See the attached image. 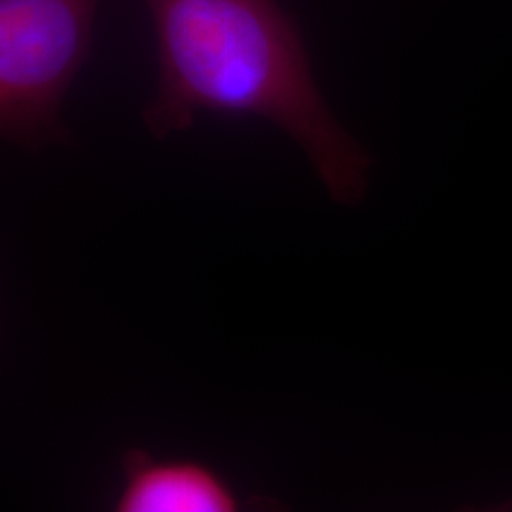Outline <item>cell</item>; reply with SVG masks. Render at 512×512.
<instances>
[{"mask_svg": "<svg viewBox=\"0 0 512 512\" xmlns=\"http://www.w3.org/2000/svg\"><path fill=\"white\" fill-rule=\"evenodd\" d=\"M158 50V92L143 112L152 137L200 114L255 116L306 152L334 202L355 205L372 158L332 116L294 19L277 0H143Z\"/></svg>", "mask_w": 512, "mask_h": 512, "instance_id": "1", "label": "cell"}, {"mask_svg": "<svg viewBox=\"0 0 512 512\" xmlns=\"http://www.w3.org/2000/svg\"><path fill=\"white\" fill-rule=\"evenodd\" d=\"M99 0H0V133L19 147L67 137L59 109L92 48Z\"/></svg>", "mask_w": 512, "mask_h": 512, "instance_id": "2", "label": "cell"}, {"mask_svg": "<svg viewBox=\"0 0 512 512\" xmlns=\"http://www.w3.org/2000/svg\"><path fill=\"white\" fill-rule=\"evenodd\" d=\"M122 476L116 512H238L247 505L217 469L198 459L156 458L129 448Z\"/></svg>", "mask_w": 512, "mask_h": 512, "instance_id": "3", "label": "cell"}]
</instances>
